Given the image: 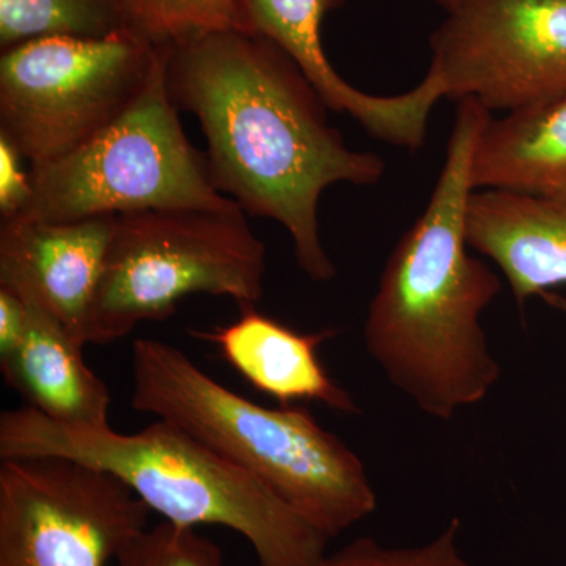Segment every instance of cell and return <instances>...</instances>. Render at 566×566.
<instances>
[{
  "label": "cell",
  "instance_id": "cell-1",
  "mask_svg": "<svg viewBox=\"0 0 566 566\" xmlns=\"http://www.w3.org/2000/svg\"><path fill=\"white\" fill-rule=\"evenodd\" d=\"M166 82L200 123L212 186L245 214L281 223L308 279L333 281L319 200L338 182L375 186L385 159L346 145L314 84L263 36L232 29L169 44Z\"/></svg>",
  "mask_w": 566,
  "mask_h": 566
},
{
  "label": "cell",
  "instance_id": "cell-2",
  "mask_svg": "<svg viewBox=\"0 0 566 566\" xmlns=\"http://www.w3.org/2000/svg\"><path fill=\"white\" fill-rule=\"evenodd\" d=\"M458 103L430 202L387 259L364 327L390 385L438 420L485 400L502 376L480 322L501 275L468 243L472 155L493 115L476 99Z\"/></svg>",
  "mask_w": 566,
  "mask_h": 566
},
{
  "label": "cell",
  "instance_id": "cell-3",
  "mask_svg": "<svg viewBox=\"0 0 566 566\" xmlns=\"http://www.w3.org/2000/svg\"><path fill=\"white\" fill-rule=\"evenodd\" d=\"M80 461L125 483L163 521L221 526L248 539L260 566H312L329 538L277 494L199 438L158 419L133 434L54 422L22 406L0 415V458Z\"/></svg>",
  "mask_w": 566,
  "mask_h": 566
},
{
  "label": "cell",
  "instance_id": "cell-4",
  "mask_svg": "<svg viewBox=\"0 0 566 566\" xmlns=\"http://www.w3.org/2000/svg\"><path fill=\"white\" fill-rule=\"evenodd\" d=\"M132 376L136 411L185 428L327 538L344 534L378 506L360 458L307 409L253 403L158 338L134 342Z\"/></svg>",
  "mask_w": 566,
  "mask_h": 566
},
{
  "label": "cell",
  "instance_id": "cell-5",
  "mask_svg": "<svg viewBox=\"0 0 566 566\" xmlns=\"http://www.w3.org/2000/svg\"><path fill=\"white\" fill-rule=\"evenodd\" d=\"M266 248L243 210L156 208L115 219L93 296L85 345L112 344L140 323L169 318L182 297H232L241 308L263 297Z\"/></svg>",
  "mask_w": 566,
  "mask_h": 566
},
{
  "label": "cell",
  "instance_id": "cell-6",
  "mask_svg": "<svg viewBox=\"0 0 566 566\" xmlns=\"http://www.w3.org/2000/svg\"><path fill=\"white\" fill-rule=\"evenodd\" d=\"M166 54L136 102L77 150L31 167L32 193L18 216L66 222L156 208L241 210L212 186L166 82Z\"/></svg>",
  "mask_w": 566,
  "mask_h": 566
},
{
  "label": "cell",
  "instance_id": "cell-7",
  "mask_svg": "<svg viewBox=\"0 0 566 566\" xmlns=\"http://www.w3.org/2000/svg\"><path fill=\"white\" fill-rule=\"evenodd\" d=\"M166 50L128 31L103 40H33L3 51L0 136L31 167L70 155L136 102Z\"/></svg>",
  "mask_w": 566,
  "mask_h": 566
},
{
  "label": "cell",
  "instance_id": "cell-8",
  "mask_svg": "<svg viewBox=\"0 0 566 566\" xmlns=\"http://www.w3.org/2000/svg\"><path fill=\"white\" fill-rule=\"evenodd\" d=\"M151 510L114 475L66 458L0 464V566H109Z\"/></svg>",
  "mask_w": 566,
  "mask_h": 566
},
{
  "label": "cell",
  "instance_id": "cell-9",
  "mask_svg": "<svg viewBox=\"0 0 566 566\" xmlns=\"http://www.w3.org/2000/svg\"><path fill=\"white\" fill-rule=\"evenodd\" d=\"M446 98L512 112L566 92V0H457L431 33Z\"/></svg>",
  "mask_w": 566,
  "mask_h": 566
},
{
  "label": "cell",
  "instance_id": "cell-10",
  "mask_svg": "<svg viewBox=\"0 0 566 566\" xmlns=\"http://www.w3.org/2000/svg\"><path fill=\"white\" fill-rule=\"evenodd\" d=\"M345 0H237L240 28L263 36L296 62L331 111L352 115L375 139L419 150L427 140L428 120L446 88L433 71L400 95H370L346 82L323 48L327 13Z\"/></svg>",
  "mask_w": 566,
  "mask_h": 566
},
{
  "label": "cell",
  "instance_id": "cell-11",
  "mask_svg": "<svg viewBox=\"0 0 566 566\" xmlns=\"http://www.w3.org/2000/svg\"><path fill=\"white\" fill-rule=\"evenodd\" d=\"M117 216L0 223V286L32 297L85 345V324Z\"/></svg>",
  "mask_w": 566,
  "mask_h": 566
},
{
  "label": "cell",
  "instance_id": "cell-12",
  "mask_svg": "<svg viewBox=\"0 0 566 566\" xmlns=\"http://www.w3.org/2000/svg\"><path fill=\"white\" fill-rule=\"evenodd\" d=\"M468 243L495 263L520 305L566 285V186L546 196L472 192Z\"/></svg>",
  "mask_w": 566,
  "mask_h": 566
},
{
  "label": "cell",
  "instance_id": "cell-13",
  "mask_svg": "<svg viewBox=\"0 0 566 566\" xmlns=\"http://www.w3.org/2000/svg\"><path fill=\"white\" fill-rule=\"evenodd\" d=\"M20 294V293H18ZM28 324L13 349L0 354L3 381L48 419L76 428H107L109 387L85 363L84 344L50 311L24 296Z\"/></svg>",
  "mask_w": 566,
  "mask_h": 566
},
{
  "label": "cell",
  "instance_id": "cell-14",
  "mask_svg": "<svg viewBox=\"0 0 566 566\" xmlns=\"http://www.w3.org/2000/svg\"><path fill=\"white\" fill-rule=\"evenodd\" d=\"M333 334H300L253 307L243 308V315L227 326L196 333L218 346L249 385L282 406L318 401L333 411L359 415L352 394L331 378L318 357V346Z\"/></svg>",
  "mask_w": 566,
  "mask_h": 566
},
{
  "label": "cell",
  "instance_id": "cell-15",
  "mask_svg": "<svg viewBox=\"0 0 566 566\" xmlns=\"http://www.w3.org/2000/svg\"><path fill=\"white\" fill-rule=\"evenodd\" d=\"M475 191L546 196L566 186V92L488 120L472 155Z\"/></svg>",
  "mask_w": 566,
  "mask_h": 566
},
{
  "label": "cell",
  "instance_id": "cell-16",
  "mask_svg": "<svg viewBox=\"0 0 566 566\" xmlns=\"http://www.w3.org/2000/svg\"><path fill=\"white\" fill-rule=\"evenodd\" d=\"M128 31L126 0H0L2 52L33 40H103Z\"/></svg>",
  "mask_w": 566,
  "mask_h": 566
},
{
  "label": "cell",
  "instance_id": "cell-17",
  "mask_svg": "<svg viewBox=\"0 0 566 566\" xmlns=\"http://www.w3.org/2000/svg\"><path fill=\"white\" fill-rule=\"evenodd\" d=\"M132 31L155 44L241 31L237 0H126Z\"/></svg>",
  "mask_w": 566,
  "mask_h": 566
},
{
  "label": "cell",
  "instance_id": "cell-18",
  "mask_svg": "<svg viewBox=\"0 0 566 566\" xmlns=\"http://www.w3.org/2000/svg\"><path fill=\"white\" fill-rule=\"evenodd\" d=\"M460 531V520L453 517L422 545L392 547L371 536H360L312 566H471L458 545Z\"/></svg>",
  "mask_w": 566,
  "mask_h": 566
},
{
  "label": "cell",
  "instance_id": "cell-19",
  "mask_svg": "<svg viewBox=\"0 0 566 566\" xmlns=\"http://www.w3.org/2000/svg\"><path fill=\"white\" fill-rule=\"evenodd\" d=\"M114 566H227L221 547L197 528L161 523L123 547Z\"/></svg>",
  "mask_w": 566,
  "mask_h": 566
},
{
  "label": "cell",
  "instance_id": "cell-20",
  "mask_svg": "<svg viewBox=\"0 0 566 566\" xmlns=\"http://www.w3.org/2000/svg\"><path fill=\"white\" fill-rule=\"evenodd\" d=\"M24 158L6 137L0 136V218L21 214L31 199V174L22 167Z\"/></svg>",
  "mask_w": 566,
  "mask_h": 566
},
{
  "label": "cell",
  "instance_id": "cell-21",
  "mask_svg": "<svg viewBox=\"0 0 566 566\" xmlns=\"http://www.w3.org/2000/svg\"><path fill=\"white\" fill-rule=\"evenodd\" d=\"M28 324L24 297L7 286H0V354L17 346Z\"/></svg>",
  "mask_w": 566,
  "mask_h": 566
},
{
  "label": "cell",
  "instance_id": "cell-22",
  "mask_svg": "<svg viewBox=\"0 0 566 566\" xmlns=\"http://www.w3.org/2000/svg\"><path fill=\"white\" fill-rule=\"evenodd\" d=\"M542 297H545L547 303L556 305L557 308H560V311L566 312V300H564V297L556 296V294L553 293L542 294Z\"/></svg>",
  "mask_w": 566,
  "mask_h": 566
},
{
  "label": "cell",
  "instance_id": "cell-23",
  "mask_svg": "<svg viewBox=\"0 0 566 566\" xmlns=\"http://www.w3.org/2000/svg\"><path fill=\"white\" fill-rule=\"evenodd\" d=\"M430 2L438 3L442 9L450 10L453 6H455L457 0H430Z\"/></svg>",
  "mask_w": 566,
  "mask_h": 566
}]
</instances>
